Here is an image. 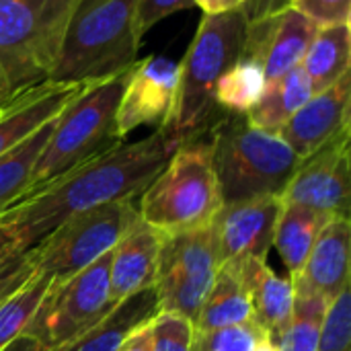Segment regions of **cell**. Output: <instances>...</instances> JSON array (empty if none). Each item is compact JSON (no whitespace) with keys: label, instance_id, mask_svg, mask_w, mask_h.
<instances>
[{"label":"cell","instance_id":"1","mask_svg":"<svg viewBox=\"0 0 351 351\" xmlns=\"http://www.w3.org/2000/svg\"><path fill=\"white\" fill-rule=\"evenodd\" d=\"M185 144L167 130L119 144L72 169L0 214L14 247L29 251L68 218L119 199H136L162 171L173 152Z\"/></svg>","mask_w":351,"mask_h":351},{"label":"cell","instance_id":"2","mask_svg":"<svg viewBox=\"0 0 351 351\" xmlns=\"http://www.w3.org/2000/svg\"><path fill=\"white\" fill-rule=\"evenodd\" d=\"M138 0H78L60 47L53 84H93L138 62Z\"/></svg>","mask_w":351,"mask_h":351},{"label":"cell","instance_id":"3","mask_svg":"<svg viewBox=\"0 0 351 351\" xmlns=\"http://www.w3.org/2000/svg\"><path fill=\"white\" fill-rule=\"evenodd\" d=\"M249 19L243 8L204 14L197 33L179 64V90L171 121L162 128L189 142L210 132L222 117L214 103L220 76L243 56Z\"/></svg>","mask_w":351,"mask_h":351},{"label":"cell","instance_id":"4","mask_svg":"<svg viewBox=\"0 0 351 351\" xmlns=\"http://www.w3.org/2000/svg\"><path fill=\"white\" fill-rule=\"evenodd\" d=\"M132 68L107 80L82 86L60 111L45 146L35 160L29 189L23 197L123 142L117 134L115 117Z\"/></svg>","mask_w":351,"mask_h":351},{"label":"cell","instance_id":"5","mask_svg":"<svg viewBox=\"0 0 351 351\" xmlns=\"http://www.w3.org/2000/svg\"><path fill=\"white\" fill-rule=\"evenodd\" d=\"M136 204L140 220L165 237L212 226L224 202L214 173L210 138L199 136L181 144Z\"/></svg>","mask_w":351,"mask_h":351},{"label":"cell","instance_id":"6","mask_svg":"<svg viewBox=\"0 0 351 351\" xmlns=\"http://www.w3.org/2000/svg\"><path fill=\"white\" fill-rule=\"evenodd\" d=\"M208 134L224 204L282 197L300 158L278 134L253 128L245 115H222Z\"/></svg>","mask_w":351,"mask_h":351},{"label":"cell","instance_id":"7","mask_svg":"<svg viewBox=\"0 0 351 351\" xmlns=\"http://www.w3.org/2000/svg\"><path fill=\"white\" fill-rule=\"evenodd\" d=\"M78 0H0V72L16 97L49 82Z\"/></svg>","mask_w":351,"mask_h":351},{"label":"cell","instance_id":"8","mask_svg":"<svg viewBox=\"0 0 351 351\" xmlns=\"http://www.w3.org/2000/svg\"><path fill=\"white\" fill-rule=\"evenodd\" d=\"M136 199L97 206L62 222L31 249L35 274L62 282L111 253L140 220Z\"/></svg>","mask_w":351,"mask_h":351},{"label":"cell","instance_id":"9","mask_svg":"<svg viewBox=\"0 0 351 351\" xmlns=\"http://www.w3.org/2000/svg\"><path fill=\"white\" fill-rule=\"evenodd\" d=\"M109 261L111 253L62 282H51L25 335L56 351L99 323L115 306L109 296Z\"/></svg>","mask_w":351,"mask_h":351},{"label":"cell","instance_id":"10","mask_svg":"<svg viewBox=\"0 0 351 351\" xmlns=\"http://www.w3.org/2000/svg\"><path fill=\"white\" fill-rule=\"evenodd\" d=\"M218 269L220 257L214 224L165 237L152 286L160 313L179 315L195 325Z\"/></svg>","mask_w":351,"mask_h":351},{"label":"cell","instance_id":"11","mask_svg":"<svg viewBox=\"0 0 351 351\" xmlns=\"http://www.w3.org/2000/svg\"><path fill=\"white\" fill-rule=\"evenodd\" d=\"M350 138L351 128L302 158L282 193V202L329 218H350Z\"/></svg>","mask_w":351,"mask_h":351},{"label":"cell","instance_id":"12","mask_svg":"<svg viewBox=\"0 0 351 351\" xmlns=\"http://www.w3.org/2000/svg\"><path fill=\"white\" fill-rule=\"evenodd\" d=\"M179 62L165 56L138 60L130 72L123 95L117 105V134L123 140L138 128L154 125L162 130L177 103Z\"/></svg>","mask_w":351,"mask_h":351},{"label":"cell","instance_id":"13","mask_svg":"<svg viewBox=\"0 0 351 351\" xmlns=\"http://www.w3.org/2000/svg\"><path fill=\"white\" fill-rule=\"evenodd\" d=\"M280 210V195L224 204L214 220L220 265L245 257L267 259Z\"/></svg>","mask_w":351,"mask_h":351},{"label":"cell","instance_id":"14","mask_svg":"<svg viewBox=\"0 0 351 351\" xmlns=\"http://www.w3.org/2000/svg\"><path fill=\"white\" fill-rule=\"evenodd\" d=\"M319 25L292 4L284 10L251 21L245 51L255 56L265 74V84L300 66Z\"/></svg>","mask_w":351,"mask_h":351},{"label":"cell","instance_id":"15","mask_svg":"<svg viewBox=\"0 0 351 351\" xmlns=\"http://www.w3.org/2000/svg\"><path fill=\"white\" fill-rule=\"evenodd\" d=\"M351 74L341 76L333 86L313 95L278 132V136L302 160L350 130Z\"/></svg>","mask_w":351,"mask_h":351},{"label":"cell","instance_id":"16","mask_svg":"<svg viewBox=\"0 0 351 351\" xmlns=\"http://www.w3.org/2000/svg\"><path fill=\"white\" fill-rule=\"evenodd\" d=\"M237 265L251 302V321L276 346L290 327L294 313V284L278 276L267 259L245 257L230 261Z\"/></svg>","mask_w":351,"mask_h":351},{"label":"cell","instance_id":"17","mask_svg":"<svg viewBox=\"0 0 351 351\" xmlns=\"http://www.w3.org/2000/svg\"><path fill=\"white\" fill-rule=\"evenodd\" d=\"M162 241L165 234L138 220L113 247L109 261V296L113 304L154 286Z\"/></svg>","mask_w":351,"mask_h":351},{"label":"cell","instance_id":"18","mask_svg":"<svg viewBox=\"0 0 351 351\" xmlns=\"http://www.w3.org/2000/svg\"><path fill=\"white\" fill-rule=\"evenodd\" d=\"M350 218H331L319 232L294 288L323 296L329 304L350 286Z\"/></svg>","mask_w":351,"mask_h":351},{"label":"cell","instance_id":"19","mask_svg":"<svg viewBox=\"0 0 351 351\" xmlns=\"http://www.w3.org/2000/svg\"><path fill=\"white\" fill-rule=\"evenodd\" d=\"M86 84H53L45 82L27 93L16 95L0 111V156L16 148L31 134L60 115V111Z\"/></svg>","mask_w":351,"mask_h":351},{"label":"cell","instance_id":"20","mask_svg":"<svg viewBox=\"0 0 351 351\" xmlns=\"http://www.w3.org/2000/svg\"><path fill=\"white\" fill-rule=\"evenodd\" d=\"M160 313L154 288L136 292L117 302L88 331L56 351H117L119 346L142 325Z\"/></svg>","mask_w":351,"mask_h":351},{"label":"cell","instance_id":"21","mask_svg":"<svg viewBox=\"0 0 351 351\" xmlns=\"http://www.w3.org/2000/svg\"><path fill=\"white\" fill-rule=\"evenodd\" d=\"M329 220V216L319 214L315 210L282 202L271 247L280 253L286 269L290 271V280L300 276L321 228Z\"/></svg>","mask_w":351,"mask_h":351},{"label":"cell","instance_id":"22","mask_svg":"<svg viewBox=\"0 0 351 351\" xmlns=\"http://www.w3.org/2000/svg\"><path fill=\"white\" fill-rule=\"evenodd\" d=\"M311 97V80L304 74L302 66H296L284 76L267 82L261 99L245 117L253 128L278 134Z\"/></svg>","mask_w":351,"mask_h":351},{"label":"cell","instance_id":"23","mask_svg":"<svg viewBox=\"0 0 351 351\" xmlns=\"http://www.w3.org/2000/svg\"><path fill=\"white\" fill-rule=\"evenodd\" d=\"M251 321V302L234 263L220 265L212 288L193 325L195 333H210L222 327Z\"/></svg>","mask_w":351,"mask_h":351},{"label":"cell","instance_id":"24","mask_svg":"<svg viewBox=\"0 0 351 351\" xmlns=\"http://www.w3.org/2000/svg\"><path fill=\"white\" fill-rule=\"evenodd\" d=\"M351 25L319 27L300 66L311 80L313 95L333 86L350 72Z\"/></svg>","mask_w":351,"mask_h":351},{"label":"cell","instance_id":"25","mask_svg":"<svg viewBox=\"0 0 351 351\" xmlns=\"http://www.w3.org/2000/svg\"><path fill=\"white\" fill-rule=\"evenodd\" d=\"M265 90V74L261 62L243 51V56L220 76L214 103L222 115H247Z\"/></svg>","mask_w":351,"mask_h":351},{"label":"cell","instance_id":"26","mask_svg":"<svg viewBox=\"0 0 351 351\" xmlns=\"http://www.w3.org/2000/svg\"><path fill=\"white\" fill-rule=\"evenodd\" d=\"M53 121L56 117L47 121L43 128H39L35 134H31L16 148L0 156V214L27 193L35 160L39 158L53 130Z\"/></svg>","mask_w":351,"mask_h":351},{"label":"cell","instance_id":"27","mask_svg":"<svg viewBox=\"0 0 351 351\" xmlns=\"http://www.w3.org/2000/svg\"><path fill=\"white\" fill-rule=\"evenodd\" d=\"M329 302L313 292L294 288V313L290 327L276 343L278 351H317Z\"/></svg>","mask_w":351,"mask_h":351},{"label":"cell","instance_id":"28","mask_svg":"<svg viewBox=\"0 0 351 351\" xmlns=\"http://www.w3.org/2000/svg\"><path fill=\"white\" fill-rule=\"evenodd\" d=\"M49 284L51 282L47 278L35 274L23 288L0 302V351L25 335L31 319L49 290Z\"/></svg>","mask_w":351,"mask_h":351},{"label":"cell","instance_id":"29","mask_svg":"<svg viewBox=\"0 0 351 351\" xmlns=\"http://www.w3.org/2000/svg\"><path fill=\"white\" fill-rule=\"evenodd\" d=\"M267 335L253 323H239L210 333H195L191 351H255Z\"/></svg>","mask_w":351,"mask_h":351},{"label":"cell","instance_id":"30","mask_svg":"<svg viewBox=\"0 0 351 351\" xmlns=\"http://www.w3.org/2000/svg\"><path fill=\"white\" fill-rule=\"evenodd\" d=\"M317 351H351V292L350 286L329 304L321 343Z\"/></svg>","mask_w":351,"mask_h":351},{"label":"cell","instance_id":"31","mask_svg":"<svg viewBox=\"0 0 351 351\" xmlns=\"http://www.w3.org/2000/svg\"><path fill=\"white\" fill-rule=\"evenodd\" d=\"M154 351H191L195 329L187 319L173 313H158L152 319Z\"/></svg>","mask_w":351,"mask_h":351},{"label":"cell","instance_id":"32","mask_svg":"<svg viewBox=\"0 0 351 351\" xmlns=\"http://www.w3.org/2000/svg\"><path fill=\"white\" fill-rule=\"evenodd\" d=\"M35 276L31 249L23 251L12 247L0 257V302L23 288Z\"/></svg>","mask_w":351,"mask_h":351},{"label":"cell","instance_id":"33","mask_svg":"<svg viewBox=\"0 0 351 351\" xmlns=\"http://www.w3.org/2000/svg\"><path fill=\"white\" fill-rule=\"evenodd\" d=\"M292 6L319 27L346 25L351 21V0H292Z\"/></svg>","mask_w":351,"mask_h":351},{"label":"cell","instance_id":"34","mask_svg":"<svg viewBox=\"0 0 351 351\" xmlns=\"http://www.w3.org/2000/svg\"><path fill=\"white\" fill-rule=\"evenodd\" d=\"M195 6L193 0H138L136 10V29L142 37L150 27H154L158 21L167 19L169 14H175L177 10Z\"/></svg>","mask_w":351,"mask_h":351},{"label":"cell","instance_id":"35","mask_svg":"<svg viewBox=\"0 0 351 351\" xmlns=\"http://www.w3.org/2000/svg\"><path fill=\"white\" fill-rule=\"evenodd\" d=\"M290 4H292V0H249L243 10H245L247 19L251 23V21H257V19L276 14V12L284 10Z\"/></svg>","mask_w":351,"mask_h":351},{"label":"cell","instance_id":"36","mask_svg":"<svg viewBox=\"0 0 351 351\" xmlns=\"http://www.w3.org/2000/svg\"><path fill=\"white\" fill-rule=\"evenodd\" d=\"M117 351H154V335H152V321L136 329Z\"/></svg>","mask_w":351,"mask_h":351},{"label":"cell","instance_id":"37","mask_svg":"<svg viewBox=\"0 0 351 351\" xmlns=\"http://www.w3.org/2000/svg\"><path fill=\"white\" fill-rule=\"evenodd\" d=\"M247 2L249 0H193V4L204 10V14H218V12L245 8Z\"/></svg>","mask_w":351,"mask_h":351},{"label":"cell","instance_id":"38","mask_svg":"<svg viewBox=\"0 0 351 351\" xmlns=\"http://www.w3.org/2000/svg\"><path fill=\"white\" fill-rule=\"evenodd\" d=\"M2 351H47L37 339H33L31 335H21L19 339H14L8 348Z\"/></svg>","mask_w":351,"mask_h":351},{"label":"cell","instance_id":"39","mask_svg":"<svg viewBox=\"0 0 351 351\" xmlns=\"http://www.w3.org/2000/svg\"><path fill=\"white\" fill-rule=\"evenodd\" d=\"M12 247H14V241H12V234H10V230H8V226L0 224V257H2L6 251H10Z\"/></svg>","mask_w":351,"mask_h":351},{"label":"cell","instance_id":"40","mask_svg":"<svg viewBox=\"0 0 351 351\" xmlns=\"http://www.w3.org/2000/svg\"><path fill=\"white\" fill-rule=\"evenodd\" d=\"M14 99V95L10 93V86L4 78V74L0 72V109H4L10 101Z\"/></svg>","mask_w":351,"mask_h":351},{"label":"cell","instance_id":"41","mask_svg":"<svg viewBox=\"0 0 351 351\" xmlns=\"http://www.w3.org/2000/svg\"><path fill=\"white\" fill-rule=\"evenodd\" d=\"M255 351H278V350H276V346H274L269 339H265V341H261V343L255 348Z\"/></svg>","mask_w":351,"mask_h":351},{"label":"cell","instance_id":"42","mask_svg":"<svg viewBox=\"0 0 351 351\" xmlns=\"http://www.w3.org/2000/svg\"><path fill=\"white\" fill-rule=\"evenodd\" d=\"M0 111H2V109H0Z\"/></svg>","mask_w":351,"mask_h":351}]
</instances>
